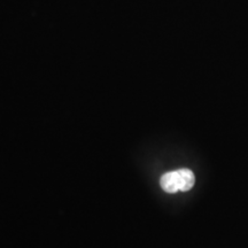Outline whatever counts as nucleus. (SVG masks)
<instances>
[{
  "label": "nucleus",
  "instance_id": "1",
  "mask_svg": "<svg viewBox=\"0 0 248 248\" xmlns=\"http://www.w3.org/2000/svg\"><path fill=\"white\" fill-rule=\"evenodd\" d=\"M195 177L192 170L182 168L175 171H169L162 175L160 179V185L167 193L190 191L194 186Z\"/></svg>",
  "mask_w": 248,
  "mask_h": 248
}]
</instances>
